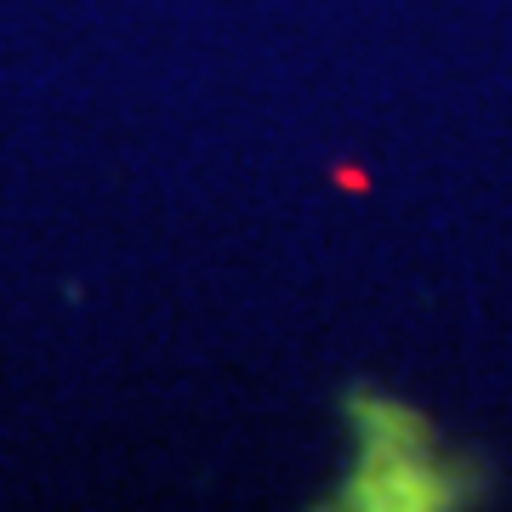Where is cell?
<instances>
[{
    "label": "cell",
    "instance_id": "1",
    "mask_svg": "<svg viewBox=\"0 0 512 512\" xmlns=\"http://www.w3.org/2000/svg\"><path fill=\"white\" fill-rule=\"evenodd\" d=\"M370 467L359 478V507H456L461 478L450 473V461H439L433 433L421 427L410 410L387 404L382 410V439H370Z\"/></svg>",
    "mask_w": 512,
    "mask_h": 512
}]
</instances>
